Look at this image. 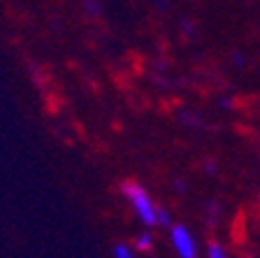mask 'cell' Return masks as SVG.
<instances>
[{"mask_svg":"<svg viewBox=\"0 0 260 258\" xmlns=\"http://www.w3.org/2000/svg\"><path fill=\"white\" fill-rule=\"evenodd\" d=\"M123 195L128 198V203H130V207H133V212H135L137 219H140L146 228H153V226H156L158 207L153 205L151 195L146 193V191L140 186V184H135V182L123 184Z\"/></svg>","mask_w":260,"mask_h":258,"instance_id":"1","label":"cell"},{"mask_svg":"<svg viewBox=\"0 0 260 258\" xmlns=\"http://www.w3.org/2000/svg\"><path fill=\"white\" fill-rule=\"evenodd\" d=\"M170 240H172V247L177 249V253H179L181 258H195V256H198V249H195V240H193V235L188 233V228L174 226V228H172V235H170Z\"/></svg>","mask_w":260,"mask_h":258,"instance_id":"2","label":"cell"},{"mask_svg":"<svg viewBox=\"0 0 260 258\" xmlns=\"http://www.w3.org/2000/svg\"><path fill=\"white\" fill-rule=\"evenodd\" d=\"M135 247L140 249V251H149V249L153 247V237H151V233H142V235H137Z\"/></svg>","mask_w":260,"mask_h":258,"instance_id":"3","label":"cell"},{"mask_svg":"<svg viewBox=\"0 0 260 258\" xmlns=\"http://www.w3.org/2000/svg\"><path fill=\"white\" fill-rule=\"evenodd\" d=\"M207 256H209V258H225V256H228V251L221 247V244L211 242L209 247H207Z\"/></svg>","mask_w":260,"mask_h":258,"instance_id":"4","label":"cell"},{"mask_svg":"<svg viewBox=\"0 0 260 258\" xmlns=\"http://www.w3.org/2000/svg\"><path fill=\"white\" fill-rule=\"evenodd\" d=\"M112 253L116 258H133V247H128V244H116V247L112 249Z\"/></svg>","mask_w":260,"mask_h":258,"instance_id":"5","label":"cell"},{"mask_svg":"<svg viewBox=\"0 0 260 258\" xmlns=\"http://www.w3.org/2000/svg\"><path fill=\"white\" fill-rule=\"evenodd\" d=\"M156 226H170V216L165 210H160L158 207V214H156Z\"/></svg>","mask_w":260,"mask_h":258,"instance_id":"6","label":"cell"}]
</instances>
